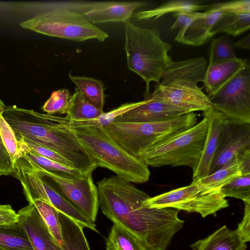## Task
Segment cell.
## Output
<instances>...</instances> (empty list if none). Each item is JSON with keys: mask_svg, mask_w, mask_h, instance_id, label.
I'll list each match as a JSON object with an SVG mask.
<instances>
[{"mask_svg": "<svg viewBox=\"0 0 250 250\" xmlns=\"http://www.w3.org/2000/svg\"><path fill=\"white\" fill-rule=\"evenodd\" d=\"M99 207L113 224L133 233L146 250H165L184 221L179 210L152 208L146 201L150 197L131 182L117 175L97 183Z\"/></svg>", "mask_w": 250, "mask_h": 250, "instance_id": "cell-1", "label": "cell"}, {"mask_svg": "<svg viewBox=\"0 0 250 250\" xmlns=\"http://www.w3.org/2000/svg\"><path fill=\"white\" fill-rule=\"evenodd\" d=\"M3 115L16 136L58 153L82 174H92L97 167L78 140L67 116L41 113L15 105L5 106Z\"/></svg>", "mask_w": 250, "mask_h": 250, "instance_id": "cell-2", "label": "cell"}, {"mask_svg": "<svg viewBox=\"0 0 250 250\" xmlns=\"http://www.w3.org/2000/svg\"><path fill=\"white\" fill-rule=\"evenodd\" d=\"M207 64L203 57L173 61L150 96L188 112L212 108L210 99L198 84L204 82Z\"/></svg>", "mask_w": 250, "mask_h": 250, "instance_id": "cell-3", "label": "cell"}, {"mask_svg": "<svg viewBox=\"0 0 250 250\" xmlns=\"http://www.w3.org/2000/svg\"><path fill=\"white\" fill-rule=\"evenodd\" d=\"M124 23L127 67L145 82L144 94H148L150 83H159L173 61L168 54L171 46L162 40L157 29L139 27L129 21Z\"/></svg>", "mask_w": 250, "mask_h": 250, "instance_id": "cell-4", "label": "cell"}, {"mask_svg": "<svg viewBox=\"0 0 250 250\" xmlns=\"http://www.w3.org/2000/svg\"><path fill=\"white\" fill-rule=\"evenodd\" d=\"M71 127L97 167L106 168L131 183H144L149 180L150 173L148 166L124 150L103 127L94 125Z\"/></svg>", "mask_w": 250, "mask_h": 250, "instance_id": "cell-5", "label": "cell"}, {"mask_svg": "<svg viewBox=\"0 0 250 250\" xmlns=\"http://www.w3.org/2000/svg\"><path fill=\"white\" fill-rule=\"evenodd\" d=\"M197 123V115L190 112L155 123L114 122L104 128L111 138L130 155L138 159L146 149Z\"/></svg>", "mask_w": 250, "mask_h": 250, "instance_id": "cell-6", "label": "cell"}, {"mask_svg": "<svg viewBox=\"0 0 250 250\" xmlns=\"http://www.w3.org/2000/svg\"><path fill=\"white\" fill-rule=\"evenodd\" d=\"M208 121L204 117L192 127L179 132L152 146L138 159L147 166H186L195 169L207 133Z\"/></svg>", "mask_w": 250, "mask_h": 250, "instance_id": "cell-7", "label": "cell"}, {"mask_svg": "<svg viewBox=\"0 0 250 250\" xmlns=\"http://www.w3.org/2000/svg\"><path fill=\"white\" fill-rule=\"evenodd\" d=\"M20 25L42 34L75 42L89 39L104 42L109 36L82 14L60 8L42 11Z\"/></svg>", "mask_w": 250, "mask_h": 250, "instance_id": "cell-8", "label": "cell"}, {"mask_svg": "<svg viewBox=\"0 0 250 250\" xmlns=\"http://www.w3.org/2000/svg\"><path fill=\"white\" fill-rule=\"evenodd\" d=\"M17 161L41 176L70 204L95 223L99 208L98 192L91 173L78 176L57 173L24 156Z\"/></svg>", "mask_w": 250, "mask_h": 250, "instance_id": "cell-9", "label": "cell"}, {"mask_svg": "<svg viewBox=\"0 0 250 250\" xmlns=\"http://www.w3.org/2000/svg\"><path fill=\"white\" fill-rule=\"evenodd\" d=\"M146 204L152 208H170L196 212L202 217L215 215L217 211L229 207L227 200L220 190L205 192L194 180L188 186L150 197Z\"/></svg>", "mask_w": 250, "mask_h": 250, "instance_id": "cell-10", "label": "cell"}, {"mask_svg": "<svg viewBox=\"0 0 250 250\" xmlns=\"http://www.w3.org/2000/svg\"><path fill=\"white\" fill-rule=\"evenodd\" d=\"M12 175L20 181L29 204H32L35 200L44 202L55 208L59 212L70 218L82 228L98 232L94 222L70 204L36 173L21 164L16 163Z\"/></svg>", "mask_w": 250, "mask_h": 250, "instance_id": "cell-11", "label": "cell"}, {"mask_svg": "<svg viewBox=\"0 0 250 250\" xmlns=\"http://www.w3.org/2000/svg\"><path fill=\"white\" fill-rule=\"evenodd\" d=\"M209 99L213 107L226 119L250 123V64Z\"/></svg>", "mask_w": 250, "mask_h": 250, "instance_id": "cell-12", "label": "cell"}, {"mask_svg": "<svg viewBox=\"0 0 250 250\" xmlns=\"http://www.w3.org/2000/svg\"><path fill=\"white\" fill-rule=\"evenodd\" d=\"M250 153V123L225 119L218 147L211 162L208 174L232 160L236 155Z\"/></svg>", "mask_w": 250, "mask_h": 250, "instance_id": "cell-13", "label": "cell"}, {"mask_svg": "<svg viewBox=\"0 0 250 250\" xmlns=\"http://www.w3.org/2000/svg\"><path fill=\"white\" fill-rule=\"evenodd\" d=\"M149 93L144 95V100L140 101L137 106L118 117L114 122H159L190 113L184 109L156 100L150 96Z\"/></svg>", "mask_w": 250, "mask_h": 250, "instance_id": "cell-14", "label": "cell"}, {"mask_svg": "<svg viewBox=\"0 0 250 250\" xmlns=\"http://www.w3.org/2000/svg\"><path fill=\"white\" fill-rule=\"evenodd\" d=\"M143 1H83L81 14L92 24L129 21L136 9L147 4Z\"/></svg>", "mask_w": 250, "mask_h": 250, "instance_id": "cell-15", "label": "cell"}, {"mask_svg": "<svg viewBox=\"0 0 250 250\" xmlns=\"http://www.w3.org/2000/svg\"><path fill=\"white\" fill-rule=\"evenodd\" d=\"M17 214L18 221L27 234L34 250H62L33 204L22 208Z\"/></svg>", "mask_w": 250, "mask_h": 250, "instance_id": "cell-16", "label": "cell"}, {"mask_svg": "<svg viewBox=\"0 0 250 250\" xmlns=\"http://www.w3.org/2000/svg\"><path fill=\"white\" fill-rule=\"evenodd\" d=\"M208 121V130L201 156L193 171L192 180L208 175L211 162L218 147L225 117L213 107L203 112Z\"/></svg>", "mask_w": 250, "mask_h": 250, "instance_id": "cell-17", "label": "cell"}, {"mask_svg": "<svg viewBox=\"0 0 250 250\" xmlns=\"http://www.w3.org/2000/svg\"><path fill=\"white\" fill-rule=\"evenodd\" d=\"M218 8L211 7L204 15L180 29L175 38L179 42L199 46L207 43L213 36L211 30L216 22L225 14Z\"/></svg>", "mask_w": 250, "mask_h": 250, "instance_id": "cell-18", "label": "cell"}, {"mask_svg": "<svg viewBox=\"0 0 250 250\" xmlns=\"http://www.w3.org/2000/svg\"><path fill=\"white\" fill-rule=\"evenodd\" d=\"M250 172V153L236 155L211 174L195 181L205 192L220 190L225 185L244 173Z\"/></svg>", "mask_w": 250, "mask_h": 250, "instance_id": "cell-19", "label": "cell"}, {"mask_svg": "<svg viewBox=\"0 0 250 250\" xmlns=\"http://www.w3.org/2000/svg\"><path fill=\"white\" fill-rule=\"evenodd\" d=\"M249 64L247 60L238 58L208 63L203 83L209 98Z\"/></svg>", "mask_w": 250, "mask_h": 250, "instance_id": "cell-20", "label": "cell"}, {"mask_svg": "<svg viewBox=\"0 0 250 250\" xmlns=\"http://www.w3.org/2000/svg\"><path fill=\"white\" fill-rule=\"evenodd\" d=\"M193 250H246L247 246L236 230L223 226L191 246Z\"/></svg>", "mask_w": 250, "mask_h": 250, "instance_id": "cell-21", "label": "cell"}, {"mask_svg": "<svg viewBox=\"0 0 250 250\" xmlns=\"http://www.w3.org/2000/svg\"><path fill=\"white\" fill-rule=\"evenodd\" d=\"M210 8V5L202 4V1L193 0H175L167 1L155 8L136 13L135 17L139 21L155 20L166 14L181 12H198Z\"/></svg>", "mask_w": 250, "mask_h": 250, "instance_id": "cell-22", "label": "cell"}, {"mask_svg": "<svg viewBox=\"0 0 250 250\" xmlns=\"http://www.w3.org/2000/svg\"><path fill=\"white\" fill-rule=\"evenodd\" d=\"M0 249L3 250H34L19 221L0 225Z\"/></svg>", "mask_w": 250, "mask_h": 250, "instance_id": "cell-23", "label": "cell"}, {"mask_svg": "<svg viewBox=\"0 0 250 250\" xmlns=\"http://www.w3.org/2000/svg\"><path fill=\"white\" fill-rule=\"evenodd\" d=\"M62 245V250H90L83 228L69 217L59 212Z\"/></svg>", "mask_w": 250, "mask_h": 250, "instance_id": "cell-24", "label": "cell"}, {"mask_svg": "<svg viewBox=\"0 0 250 250\" xmlns=\"http://www.w3.org/2000/svg\"><path fill=\"white\" fill-rule=\"evenodd\" d=\"M69 78L85 99L103 110L105 95L104 84L101 80L85 76H75L71 74Z\"/></svg>", "mask_w": 250, "mask_h": 250, "instance_id": "cell-25", "label": "cell"}, {"mask_svg": "<svg viewBox=\"0 0 250 250\" xmlns=\"http://www.w3.org/2000/svg\"><path fill=\"white\" fill-rule=\"evenodd\" d=\"M250 27V12L225 14L216 22L211 30L212 36L219 33H225L236 36Z\"/></svg>", "mask_w": 250, "mask_h": 250, "instance_id": "cell-26", "label": "cell"}, {"mask_svg": "<svg viewBox=\"0 0 250 250\" xmlns=\"http://www.w3.org/2000/svg\"><path fill=\"white\" fill-rule=\"evenodd\" d=\"M106 250H146L131 232L113 224L105 242Z\"/></svg>", "mask_w": 250, "mask_h": 250, "instance_id": "cell-27", "label": "cell"}, {"mask_svg": "<svg viewBox=\"0 0 250 250\" xmlns=\"http://www.w3.org/2000/svg\"><path fill=\"white\" fill-rule=\"evenodd\" d=\"M88 102L77 88L71 97L66 116L70 121H85L97 118L104 113Z\"/></svg>", "mask_w": 250, "mask_h": 250, "instance_id": "cell-28", "label": "cell"}, {"mask_svg": "<svg viewBox=\"0 0 250 250\" xmlns=\"http://www.w3.org/2000/svg\"><path fill=\"white\" fill-rule=\"evenodd\" d=\"M18 145L21 157H26L41 167L57 173L81 176L82 174L80 171L72 167H68L57 162L55 161L41 156L30 149L25 145L18 142Z\"/></svg>", "mask_w": 250, "mask_h": 250, "instance_id": "cell-29", "label": "cell"}, {"mask_svg": "<svg viewBox=\"0 0 250 250\" xmlns=\"http://www.w3.org/2000/svg\"><path fill=\"white\" fill-rule=\"evenodd\" d=\"M32 204L38 211L55 241L62 247V238L59 212L51 205L42 201L35 200Z\"/></svg>", "mask_w": 250, "mask_h": 250, "instance_id": "cell-30", "label": "cell"}, {"mask_svg": "<svg viewBox=\"0 0 250 250\" xmlns=\"http://www.w3.org/2000/svg\"><path fill=\"white\" fill-rule=\"evenodd\" d=\"M224 197L250 201V172L244 173L224 185L220 189Z\"/></svg>", "mask_w": 250, "mask_h": 250, "instance_id": "cell-31", "label": "cell"}, {"mask_svg": "<svg viewBox=\"0 0 250 250\" xmlns=\"http://www.w3.org/2000/svg\"><path fill=\"white\" fill-rule=\"evenodd\" d=\"M139 103L140 102L124 104L106 113L104 112L97 118L92 120L85 121L70 120V125L71 127L94 125L104 127L113 123L119 116L137 106Z\"/></svg>", "mask_w": 250, "mask_h": 250, "instance_id": "cell-32", "label": "cell"}, {"mask_svg": "<svg viewBox=\"0 0 250 250\" xmlns=\"http://www.w3.org/2000/svg\"><path fill=\"white\" fill-rule=\"evenodd\" d=\"M237 58L234 44L229 37L225 36L211 40L209 63L233 60Z\"/></svg>", "mask_w": 250, "mask_h": 250, "instance_id": "cell-33", "label": "cell"}, {"mask_svg": "<svg viewBox=\"0 0 250 250\" xmlns=\"http://www.w3.org/2000/svg\"><path fill=\"white\" fill-rule=\"evenodd\" d=\"M5 105L0 106V135L11 160L14 165L21 158V153L15 133L3 115Z\"/></svg>", "mask_w": 250, "mask_h": 250, "instance_id": "cell-34", "label": "cell"}, {"mask_svg": "<svg viewBox=\"0 0 250 250\" xmlns=\"http://www.w3.org/2000/svg\"><path fill=\"white\" fill-rule=\"evenodd\" d=\"M70 93L67 89H59L53 91L49 98L42 107V110L47 114L66 113L70 99Z\"/></svg>", "mask_w": 250, "mask_h": 250, "instance_id": "cell-35", "label": "cell"}, {"mask_svg": "<svg viewBox=\"0 0 250 250\" xmlns=\"http://www.w3.org/2000/svg\"><path fill=\"white\" fill-rule=\"evenodd\" d=\"M16 137L18 142L22 143L30 149L39 155L55 161L65 166L73 167L66 159L55 151L23 137L17 136H16Z\"/></svg>", "mask_w": 250, "mask_h": 250, "instance_id": "cell-36", "label": "cell"}, {"mask_svg": "<svg viewBox=\"0 0 250 250\" xmlns=\"http://www.w3.org/2000/svg\"><path fill=\"white\" fill-rule=\"evenodd\" d=\"M211 7L230 13L250 12V0H239L214 3Z\"/></svg>", "mask_w": 250, "mask_h": 250, "instance_id": "cell-37", "label": "cell"}, {"mask_svg": "<svg viewBox=\"0 0 250 250\" xmlns=\"http://www.w3.org/2000/svg\"><path fill=\"white\" fill-rule=\"evenodd\" d=\"M3 104L4 103L0 99V106ZM14 170V164L0 135V176L12 175Z\"/></svg>", "mask_w": 250, "mask_h": 250, "instance_id": "cell-38", "label": "cell"}, {"mask_svg": "<svg viewBox=\"0 0 250 250\" xmlns=\"http://www.w3.org/2000/svg\"><path fill=\"white\" fill-rule=\"evenodd\" d=\"M204 12H181L174 13L173 16L176 18V20L170 27V30L181 29L194 20L202 17Z\"/></svg>", "mask_w": 250, "mask_h": 250, "instance_id": "cell-39", "label": "cell"}, {"mask_svg": "<svg viewBox=\"0 0 250 250\" xmlns=\"http://www.w3.org/2000/svg\"><path fill=\"white\" fill-rule=\"evenodd\" d=\"M244 203V216L236 230L243 240L247 243L250 241V201Z\"/></svg>", "mask_w": 250, "mask_h": 250, "instance_id": "cell-40", "label": "cell"}, {"mask_svg": "<svg viewBox=\"0 0 250 250\" xmlns=\"http://www.w3.org/2000/svg\"><path fill=\"white\" fill-rule=\"evenodd\" d=\"M234 44V47L249 49L250 48V35L248 34L241 39L236 41Z\"/></svg>", "mask_w": 250, "mask_h": 250, "instance_id": "cell-41", "label": "cell"}, {"mask_svg": "<svg viewBox=\"0 0 250 250\" xmlns=\"http://www.w3.org/2000/svg\"><path fill=\"white\" fill-rule=\"evenodd\" d=\"M0 250H2V249H0Z\"/></svg>", "mask_w": 250, "mask_h": 250, "instance_id": "cell-42", "label": "cell"}]
</instances>
